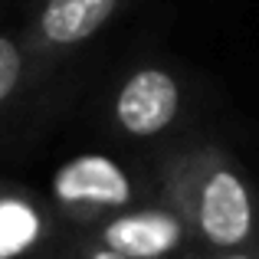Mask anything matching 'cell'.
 <instances>
[{
	"label": "cell",
	"mask_w": 259,
	"mask_h": 259,
	"mask_svg": "<svg viewBox=\"0 0 259 259\" xmlns=\"http://www.w3.org/2000/svg\"><path fill=\"white\" fill-rule=\"evenodd\" d=\"M154 190L187 220L197 249H240L259 240V190L217 141H187L158 161Z\"/></svg>",
	"instance_id": "obj_1"
},
{
	"label": "cell",
	"mask_w": 259,
	"mask_h": 259,
	"mask_svg": "<svg viewBox=\"0 0 259 259\" xmlns=\"http://www.w3.org/2000/svg\"><path fill=\"white\" fill-rule=\"evenodd\" d=\"M85 233L128 259H177L197 249L187 220L158 190L141 203H132V207L99 220Z\"/></svg>",
	"instance_id": "obj_4"
},
{
	"label": "cell",
	"mask_w": 259,
	"mask_h": 259,
	"mask_svg": "<svg viewBox=\"0 0 259 259\" xmlns=\"http://www.w3.org/2000/svg\"><path fill=\"white\" fill-rule=\"evenodd\" d=\"M59 259H128V256H121V253H115V249H108L105 243H99L95 236H89L85 230H82V236H79V240L72 243V246L66 249Z\"/></svg>",
	"instance_id": "obj_8"
},
{
	"label": "cell",
	"mask_w": 259,
	"mask_h": 259,
	"mask_svg": "<svg viewBox=\"0 0 259 259\" xmlns=\"http://www.w3.org/2000/svg\"><path fill=\"white\" fill-rule=\"evenodd\" d=\"M56 210L20 184L0 181V259L46 256L56 236Z\"/></svg>",
	"instance_id": "obj_6"
},
{
	"label": "cell",
	"mask_w": 259,
	"mask_h": 259,
	"mask_svg": "<svg viewBox=\"0 0 259 259\" xmlns=\"http://www.w3.org/2000/svg\"><path fill=\"white\" fill-rule=\"evenodd\" d=\"M36 72H43V69L33 59V53L26 50L23 36L0 33V115L33 85Z\"/></svg>",
	"instance_id": "obj_7"
},
{
	"label": "cell",
	"mask_w": 259,
	"mask_h": 259,
	"mask_svg": "<svg viewBox=\"0 0 259 259\" xmlns=\"http://www.w3.org/2000/svg\"><path fill=\"white\" fill-rule=\"evenodd\" d=\"M187 92L174 69L161 63H141L125 72L112 92V128L132 141H158L171 135L184 118Z\"/></svg>",
	"instance_id": "obj_3"
},
{
	"label": "cell",
	"mask_w": 259,
	"mask_h": 259,
	"mask_svg": "<svg viewBox=\"0 0 259 259\" xmlns=\"http://www.w3.org/2000/svg\"><path fill=\"white\" fill-rule=\"evenodd\" d=\"M125 4L128 0H39L23 30V43L39 69H50L92 43Z\"/></svg>",
	"instance_id": "obj_5"
},
{
	"label": "cell",
	"mask_w": 259,
	"mask_h": 259,
	"mask_svg": "<svg viewBox=\"0 0 259 259\" xmlns=\"http://www.w3.org/2000/svg\"><path fill=\"white\" fill-rule=\"evenodd\" d=\"M36 259H50V256H36ZM56 259H59V256H56Z\"/></svg>",
	"instance_id": "obj_11"
},
{
	"label": "cell",
	"mask_w": 259,
	"mask_h": 259,
	"mask_svg": "<svg viewBox=\"0 0 259 259\" xmlns=\"http://www.w3.org/2000/svg\"><path fill=\"white\" fill-rule=\"evenodd\" d=\"M151 194L154 184H145L132 167L105 151L72 154L50 174V207L59 220L82 230Z\"/></svg>",
	"instance_id": "obj_2"
},
{
	"label": "cell",
	"mask_w": 259,
	"mask_h": 259,
	"mask_svg": "<svg viewBox=\"0 0 259 259\" xmlns=\"http://www.w3.org/2000/svg\"><path fill=\"white\" fill-rule=\"evenodd\" d=\"M177 259H190V253H187V256H177Z\"/></svg>",
	"instance_id": "obj_10"
},
{
	"label": "cell",
	"mask_w": 259,
	"mask_h": 259,
	"mask_svg": "<svg viewBox=\"0 0 259 259\" xmlns=\"http://www.w3.org/2000/svg\"><path fill=\"white\" fill-rule=\"evenodd\" d=\"M190 259H259V240L240 249H194Z\"/></svg>",
	"instance_id": "obj_9"
}]
</instances>
